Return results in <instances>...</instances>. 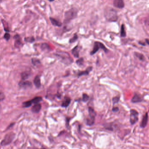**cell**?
<instances>
[{
    "label": "cell",
    "mask_w": 149,
    "mask_h": 149,
    "mask_svg": "<svg viewBox=\"0 0 149 149\" xmlns=\"http://www.w3.org/2000/svg\"><path fill=\"white\" fill-rule=\"evenodd\" d=\"M104 16L109 22H116L118 19L117 11L112 8H109L106 9L104 12Z\"/></svg>",
    "instance_id": "cell-1"
},
{
    "label": "cell",
    "mask_w": 149,
    "mask_h": 149,
    "mask_svg": "<svg viewBox=\"0 0 149 149\" xmlns=\"http://www.w3.org/2000/svg\"><path fill=\"white\" fill-rule=\"evenodd\" d=\"M78 10L74 8H72L66 11L65 14V19L64 22L65 24L68 23L71 20L74 19L77 17Z\"/></svg>",
    "instance_id": "cell-2"
},
{
    "label": "cell",
    "mask_w": 149,
    "mask_h": 149,
    "mask_svg": "<svg viewBox=\"0 0 149 149\" xmlns=\"http://www.w3.org/2000/svg\"><path fill=\"white\" fill-rule=\"evenodd\" d=\"M56 55L60 58L62 61H63L65 64H69L73 62V59L71 57L70 54L67 52H57Z\"/></svg>",
    "instance_id": "cell-3"
},
{
    "label": "cell",
    "mask_w": 149,
    "mask_h": 149,
    "mask_svg": "<svg viewBox=\"0 0 149 149\" xmlns=\"http://www.w3.org/2000/svg\"><path fill=\"white\" fill-rule=\"evenodd\" d=\"M100 49H102L106 53L108 52L109 50L107 47L104 45L102 43H100L99 42H95L93 48V50L90 52V54L91 55H94Z\"/></svg>",
    "instance_id": "cell-4"
},
{
    "label": "cell",
    "mask_w": 149,
    "mask_h": 149,
    "mask_svg": "<svg viewBox=\"0 0 149 149\" xmlns=\"http://www.w3.org/2000/svg\"><path fill=\"white\" fill-rule=\"evenodd\" d=\"M89 117L86 120V124L88 126H91L94 123L95 117L96 116L95 113L93 108L89 107L88 108Z\"/></svg>",
    "instance_id": "cell-5"
},
{
    "label": "cell",
    "mask_w": 149,
    "mask_h": 149,
    "mask_svg": "<svg viewBox=\"0 0 149 149\" xmlns=\"http://www.w3.org/2000/svg\"><path fill=\"white\" fill-rule=\"evenodd\" d=\"M15 134L13 133H10L6 135L3 140L1 142V145L3 146L8 145L12 142L15 138Z\"/></svg>",
    "instance_id": "cell-6"
},
{
    "label": "cell",
    "mask_w": 149,
    "mask_h": 149,
    "mask_svg": "<svg viewBox=\"0 0 149 149\" xmlns=\"http://www.w3.org/2000/svg\"><path fill=\"white\" fill-rule=\"evenodd\" d=\"M139 113L134 109L130 110V122L132 125H134L138 121Z\"/></svg>",
    "instance_id": "cell-7"
},
{
    "label": "cell",
    "mask_w": 149,
    "mask_h": 149,
    "mask_svg": "<svg viewBox=\"0 0 149 149\" xmlns=\"http://www.w3.org/2000/svg\"><path fill=\"white\" fill-rule=\"evenodd\" d=\"M113 5L116 8L122 9L125 6L123 0H114Z\"/></svg>",
    "instance_id": "cell-8"
},
{
    "label": "cell",
    "mask_w": 149,
    "mask_h": 149,
    "mask_svg": "<svg viewBox=\"0 0 149 149\" xmlns=\"http://www.w3.org/2000/svg\"><path fill=\"white\" fill-rule=\"evenodd\" d=\"M142 101V96L138 94H135L132 99V101L133 103H139Z\"/></svg>",
    "instance_id": "cell-9"
},
{
    "label": "cell",
    "mask_w": 149,
    "mask_h": 149,
    "mask_svg": "<svg viewBox=\"0 0 149 149\" xmlns=\"http://www.w3.org/2000/svg\"><path fill=\"white\" fill-rule=\"evenodd\" d=\"M148 113H146L143 118L141 122V127L143 128H145L148 124Z\"/></svg>",
    "instance_id": "cell-10"
},
{
    "label": "cell",
    "mask_w": 149,
    "mask_h": 149,
    "mask_svg": "<svg viewBox=\"0 0 149 149\" xmlns=\"http://www.w3.org/2000/svg\"><path fill=\"white\" fill-rule=\"evenodd\" d=\"M93 70V67L92 66H89V67L87 68L86 71H80L78 73V76L79 77H81V76H83V75H88L89 74L90 71Z\"/></svg>",
    "instance_id": "cell-11"
},
{
    "label": "cell",
    "mask_w": 149,
    "mask_h": 149,
    "mask_svg": "<svg viewBox=\"0 0 149 149\" xmlns=\"http://www.w3.org/2000/svg\"><path fill=\"white\" fill-rule=\"evenodd\" d=\"M71 101V100L70 98L69 97H65L62 102L61 106L63 108L68 107L70 104Z\"/></svg>",
    "instance_id": "cell-12"
},
{
    "label": "cell",
    "mask_w": 149,
    "mask_h": 149,
    "mask_svg": "<svg viewBox=\"0 0 149 149\" xmlns=\"http://www.w3.org/2000/svg\"><path fill=\"white\" fill-rule=\"evenodd\" d=\"M41 108H42V106L41 104L38 103V104H35V105L33 106V107L31 108V111L35 113H38L40 112Z\"/></svg>",
    "instance_id": "cell-13"
},
{
    "label": "cell",
    "mask_w": 149,
    "mask_h": 149,
    "mask_svg": "<svg viewBox=\"0 0 149 149\" xmlns=\"http://www.w3.org/2000/svg\"><path fill=\"white\" fill-rule=\"evenodd\" d=\"M19 86L23 88H28L31 87L32 84L29 81H22L19 83Z\"/></svg>",
    "instance_id": "cell-14"
},
{
    "label": "cell",
    "mask_w": 149,
    "mask_h": 149,
    "mask_svg": "<svg viewBox=\"0 0 149 149\" xmlns=\"http://www.w3.org/2000/svg\"><path fill=\"white\" fill-rule=\"evenodd\" d=\"M34 84L37 88H40L41 86V80L38 75H37L34 80Z\"/></svg>",
    "instance_id": "cell-15"
},
{
    "label": "cell",
    "mask_w": 149,
    "mask_h": 149,
    "mask_svg": "<svg viewBox=\"0 0 149 149\" xmlns=\"http://www.w3.org/2000/svg\"><path fill=\"white\" fill-rule=\"evenodd\" d=\"M14 38L15 39V46L17 48H18L22 45V43L20 39V36L19 35H16L14 37Z\"/></svg>",
    "instance_id": "cell-16"
},
{
    "label": "cell",
    "mask_w": 149,
    "mask_h": 149,
    "mask_svg": "<svg viewBox=\"0 0 149 149\" xmlns=\"http://www.w3.org/2000/svg\"><path fill=\"white\" fill-rule=\"evenodd\" d=\"M50 20L52 25H54V26L61 27L62 25V23L61 22H59V21H58L57 20L55 19V18H53V17H50Z\"/></svg>",
    "instance_id": "cell-17"
},
{
    "label": "cell",
    "mask_w": 149,
    "mask_h": 149,
    "mask_svg": "<svg viewBox=\"0 0 149 149\" xmlns=\"http://www.w3.org/2000/svg\"><path fill=\"white\" fill-rule=\"evenodd\" d=\"M79 49L78 45L74 47L72 50V53L74 57L76 58H79Z\"/></svg>",
    "instance_id": "cell-18"
},
{
    "label": "cell",
    "mask_w": 149,
    "mask_h": 149,
    "mask_svg": "<svg viewBox=\"0 0 149 149\" xmlns=\"http://www.w3.org/2000/svg\"><path fill=\"white\" fill-rule=\"evenodd\" d=\"M30 76V73L29 72H24L21 73V78L23 80H25L28 79Z\"/></svg>",
    "instance_id": "cell-19"
},
{
    "label": "cell",
    "mask_w": 149,
    "mask_h": 149,
    "mask_svg": "<svg viewBox=\"0 0 149 149\" xmlns=\"http://www.w3.org/2000/svg\"><path fill=\"white\" fill-rule=\"evenodd\" d=\"M42 98L41 97H36L31 100V101L32 104H38L39 103L40 101H42Z\"/></svg>",
    "instance_id": "cell-20"
},
{
    "label": "cell",
    "mask_w": 149,
    "mask_h": 149,
    "mask_svg": "<svg viewBox=\"0 0 149 149\" xmlns=\"http://www.w3.org/2000/svg\"><path fill=\"white\" fill-rule=\"evenodd\" d=\"M120 36L122 37H125L126 36V32L125 30V25L123 24L121 27Z\"/></svg>",
    "instance_id": "cell-21"
},
{
    "label": "cell",
    "mask_w": 149,
    "mask_h": 149,
    "mask_svg": "<svg viewBox=\"0 0 149 149\" xmlns=\"http://www.w3.org/2000/svg\"><path fill=\"white\" fill-rule=\"evenodd\" d=\"M2 23L3 25L4 30L7 32L9 31V29L8 24V23L6 21H4V20H2Z\"/></svg>",
    "instance_id": "cell-22"
},
{
    "label": "cell",
    "mask_w": 149,
    "mask_h": 149,
    "mask_svg": "<svg viewBox=\"0 0 149 149\" xmlns=\"http://www.w3.org/2000/svg\"><path fill=\"white\" fill-rule=\"evenodd\" d=\"M24 40L28 43H32L35 42V39L34 37L33 36L27 37L24 38Z\"/></svg>",
    "instance_id": "cell-23"
},
{
    "label": "cell",
    "mask_w": 149,
    "mask_h": 149,
    "mask_svg": "<svg viewBox=\"0 0 149 149\" xmlns=\"http://www.w3.org/2000/svg\"><path fill=\"white\" fill-rule=\"evenodd\" d=\"M31 62H32V64L34 66H37L41 64L40 60L36 58H32L31 59Z\"/></svg>",
    "instance_id": "cell-24"
},
{
    "label": "cell",
    "mask_w": 149,
    "mask_h": 149,
    "mask_svg": "<svg viewBox=\"0 0 149 149\" xmlns=\"http://www.w3.org/2000/svg\"><path fill=\"white\" fill-rule=\"evenodd\" d=\"M32 103L31 101H26L23 103V106L24 108H28L30 107L32 105Z\"/></svg>",
    "instance_id": "cell-25"
},
{
    "label": "cell",
    "mask_w": 149,
    "mask_h": 149,
    "mask_svg": "<svg viewBox=\"0 0 149 149\" xmlns=\"http://www.w3.org/2000/svg\"><path fill=\"white\" fill-rule=\"evenodd\" d=\"M78 35H77V34H76V33H75V34H74L73 37L72 38L70 39L69 42H70V43H74V42H75V41L78 39Z\"/></svg>",
    "instance_id": "cell-26"
},
{
    "label": "cell",
    "mask_w": 149,
    "mask_h": 149,
    "mask_svg": "<svg viewBox=\"0 0 149 149\" xmlns=\"http://www.w3.org/2000/svg\"><path fill=\"white\" fill-rule=\"evenodd\" d=\"M83 63H84V59L83 58H80L76 61V64L79 66L83 65Z\"/></svg>",
    "instance_id": "cell-27"
},
{
    "label": "cell",
    "mask_w": 149,
    "mask_h": 149,
    "mask_svg": "<svg viewBox=\"0 0 149 149\" xmlns=\"http://www.w3.org/2000/svg\"><path fill=\"white\" fill-rule=\"evenodd\" d=\"M136 56L137 57H138L139 59H141V60H145V57H144V56L142 54H141L140 53H138V52H135Z\"/></svg>",
    "instance_id": "cell-28"
},
{
    "label": "cell",
    "mask_w": 149,
    "mask_h": 149,
    "mask_svg": "<svg viewBox=\"0 0 149 149\" xmlns=\"http://www.w3.org/2000/svg\"><path fill=\"white\" fill-rule=\"evenodd\" d=\"M89 99V96L86 94H82V100L83 102H87Z\"/></svg>",
    "instance_id": "cell-29"
},
{
    "label": "cell",
    "mask_w": 149,
    "mask_h": 149,
    "mask_svg": "<svg viewBox=\"0 0 149 149\" xmlns=\"http://www.w3.org/2000/svg\"><path fill=\"white\" fill-rule=\"evenodd\" d=\"M41 49L44 50H49V49H50V47L47 44L43 43L42 44V45H41Z\"/></svg>",
    "instance_id": "cell-30"
},
{
    "label": "cell",
    "mask_w": 149,
    "mask_h": 149,
    "mask_svg": "<svg viewBox=\"0 0 149 149\" xmlns=\"http://www.w3.org/2000/svg\"><path fill=\"white\" fill-rule=\"evenodd\" d=\"M120 98L119 97H115L113 99V104H115L119 102Z\"/></svg>",
    "instance_id": "cell-31"
},
{
    "label": "cell",
    "mask_w": 149,
    "mask_h": 149,
    "mask_svg": "<svg viewBox=\"0 0 149 149\" xmlns=\"http://www.w3.org/2000/svg\"><path fill=\"white\" fill-rule=\"evenodd\" d=\"M5 99V95L3 92L0 91V101H2Z\"/></svg>",
    "instance_id": "cell-32"
},
{
    "label": "cell",
    "mask_w": 149,
    "mask_h": 149,
    "mask_svg": "<svg viewBox=\"0 0 149 149\" xmlns=\"http://www.w3.org/2000/svg\"><path fill=\"white\" fill-rule=\"evenodd\" d=\"M4 38H5L7 41H8V40H9V39H10V35L8 33L6 32V33L4 34Z\"/></svg>",
    "instance_id": "cell-33"
},
{
    "label": "cell",
    "mask_w": 149,
    "mask_h": 149,
    "mask_svg": "<svg viewBox=\"0 0 149 149\" xmlns=\"http://www.w3.org/2000/svg\"><path fill=\"white\" fill-rule=\"evenodd\" d=\"M119 110V109L118 107H114L113 108V109H112V111L114 112H118Z\"/></svg>",
    "instance_id": "cell-34"
},
{
    "label": "cell",
    "mask_w": 149,
    "mask_h": 149,
    "mask_svg": "<svg viewBox=\"0 0 149 149\" xmlns=\"http://www.w3.org/2000/svg\"><path fill=\"white\" fill-rule=\"evenodd\" d=\"M145 41H146V43L149 45V39L147 38V39H145Z\"/></svg>",
    "instance_id": "cell-35"
},
{
    "label": "cell",
    "mask_w": 149,
    "mask_h": 149,
    "mask_svg": "<svg viewBox=\"0 0 149 149\" xmlns=\"http://www.w3.org/2000/svg\"><path fill=\"white\" fill-rule=\"evenodd\" d=\"M49 1L52 2L53 1H54V0H49Z\"/></svg>",
    "instance_id": "cell-36"
},
{
    "label": "cell",
    "mask_w": 149,
    "mask_h": 149,
    "mask_svg": "<svg viewBox=\"0 0 149 149\" xmlns=\"http://www.w3.org/2000/svg\"><path fill=\"white\" fill-rule=\"evenodd\" d=\"M2 0H0V2H1V1Z\"/></svg>",
    "instance_id": "cell-37"
},
{
    "label": "cell",
    "mask_w": 149,
    "mask_h": 149,
    "mask_svg": "<svg viewBox=\"0 0 149 149\" xmlns=\"http://www.w3.org/2000/svg\"><path fill=\"white\" fill-rule=\"evenodd\" d=\"M0 108H1V107H0Z\"/></svg>",
    "instance_id": "cell-38"
}]
</instances>
